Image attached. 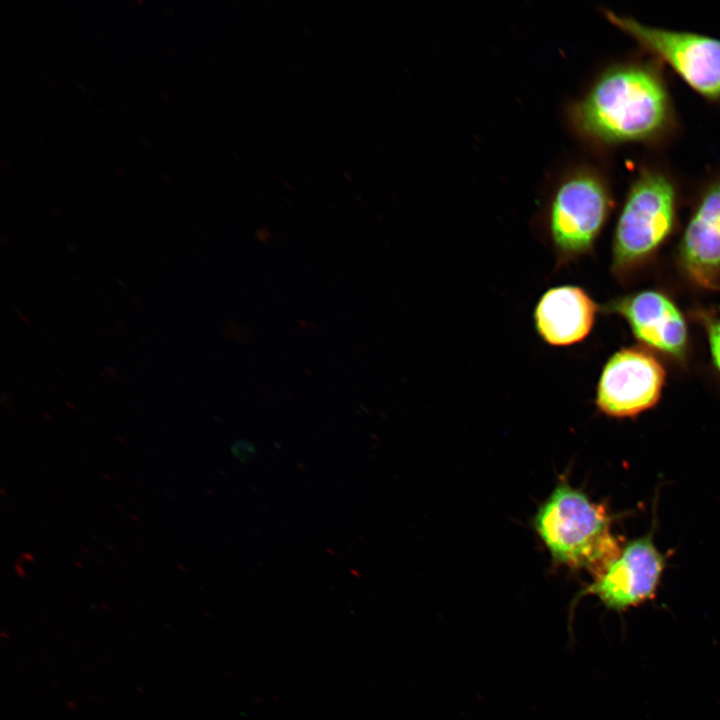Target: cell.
Masks as SVG:
<instances>
[{
	"mask_svg": "<svg viewBox=\"0 0 720 720\" xmlns=\"http://www.w3.org/2000/svg\"><path fill=\"white\" fill-rule=\"evenodd\" d=\"M580 134L598 144L649 143L672 128L674 112L664 78L650 62L604 70L571 109Z\"/></svg>",
	"mask_w": 720,
	"mask_h": 720,
	"instance_id": "6da1fadb",
	"label": "cell"
},
{
	"mask_svg": "<svg viewBox=\"0 0 720 720\" xmlns=\"http://www.w3.org/2000/svg\"><path fill=\"white\" fill-rule=\"evenodd\" d=\"M610 521L602 505L561 482L539 508L534 527L556 563L596 577L622 548Z\"/></svg>",
	"mask_w": 720,
	"mask_h": 720,
	"instance_id": "7a4b0ae2",
	"label": "cell"
},
{
	"mask_svg": "<svg viewBox=\"0 0 720 720\" xmlns=\"http://www.w3.org/2000/svg\"><path fill=\"white\" fill-rule=\"evenodd\" d=\"M676 187L656 169L633 180L620 211L612 245V268L621 273L653 253L671 233L676 218Z\"/></svg>",
	"mask_w": 720,
	"mask_h": 720,
	"instance_id": "3957f363",
	"label": "cell"
},
{
	"mask_svg": "<svg viewBox=\"0 0 720 720\" xmlns=\"http://www.w3.org/2000/svg\"><path fill=\"white\" fill-rule=\"evenodd\" d=\"M610 209L608 187L592 171H577L558 186L547 214L548 238L558 267L591 252Z\"/></svg>",
	"mask_w": 720,
	"mask_h": 720,
	"instance_id": "277c9868",
	"label": "cell"
},
{
	"mask_svg": "<svg viewBox=\"0 0 720 720\" xmlns=\"http://www.w3.org/2000/svg\"><path fill=\"white\" fill-rule=\"evenodd\" d=\"M604 15L641 48L668 64L698 94L720 101V39L646 25L610 10Z\"/></svg>",
	"mask_w": 720,
	"mask_h": 720,
	"instance_id": "5b68a950",
	"label": "cell"
},
{
	"mask_svg": "<svg viewBox=\"0 0 720 720\" xmlns=\"http://www.w3.org/2000/svg\"><path fill=\"white\" fill-rule=\"evenodd\" d=\"M665 382V370L650 353L623 348L605 363L596 391L599 410L612 417H630L654 406Z\"/></svg>",
	"mask_w": 720,
	"mask_h": 720,
	"instance_id": "8992f818",
	"label": "cell"
},
{
	"mask_svg": "<svg viewBox=\"0 0 720 720\" xmlns=\"http://www.w3.org/2000/svg\"><path fill=\"white\" fill-rule=\"evenodd\" d=\"M665 558L651 535L625 544L619 554L586 588L606 608L621 612L654 598Z\"/></svg>",
	"mask_w": 720,
	"mask_h": 720,
	"instance_id": "52a82bcc",
	"label": "cell"
},
{
	"mask_svg": "<svg viewBox=\"0 0 720 720\" xmlns=\"http://www.w3.org/2000/svg\"><path fill=\"white\" fill-rule=\"evenodd\" d=\"M606 310L623 317L642 343L676 358L686 353L688 332L677 306L657 291H642L612 301Z\"/></svg>",
	"mask_w": 720,
	"mask_h": 720,
	"instance_id": "ba28073f",
	"label": "cell"
},
{
	"mask_svg": "<svg viewBox=\"0 0 720 720\" xmlns=\"http://www.w3.org/2000/svg\"><path fill=\"white\" fill-rule=\"evenodd\" d=\"M680 258L688 275L712 287L720 276V176L700 195L680 243Z\"/></svg>",
	"mask_w": 720,
	"mask_h": 720,
	"instance_id": "9c48e42d",
	"label": "cell"
},
{
	"mask_svg": "<svg viewBox=\"0 0 720 720\" xmlns=\"http://www.w3.org/2000/svg\"><path fill=\"white\" fill-rule=\"evenodd\" d=\"M596 313L597 305L584 289L561 285L548 289L539 298L533 319L537 334L546 344L566 347L589 335Z\"/></svg>",
	"mask_w": 720,
	"mask_h": 720,
	"instance_id": "30bf717a",
	"label": "cell"
},
{
	"mask_svg": "<svg viewBox=\"0 0 720 720\" xmlns=\"http://www.w3.org/2000/svg\"><path fill=\"white\" fill-rule=\"evenodd\" d=\"M706 329L713 362L720 371V320L707 319Z\"/></svg>",
	"mask_w": 720,
	"mask_h": 720,
	"instance_id": "8fae6325",
	"label": "cell"
}]
</instances>
